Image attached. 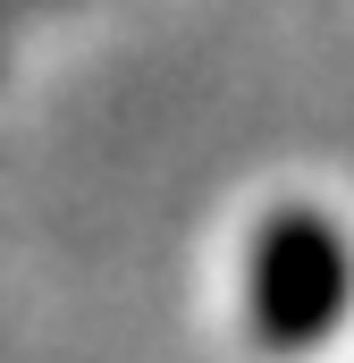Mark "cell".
I'll use <instances>...</instances> for the list:
<instances>
[{
	"label": "cell",
	"instance_id": "obj_1",
	"mask_svg": "<svg viewBox=\"0 0 354 363\" xmlns=\"http://www.w3.org/2000/svg\"><path fill=\"white\" fill-rule=\"evenodd\" d=\"M346 296H354V254L338 237V220H321V211H270L262 237H253V262H245V304H253L262 347H278V355L321 347L338 330Z\"/></svg>",
	"mask_w": 354,
	"mask_h": 363
}]
</instances>
